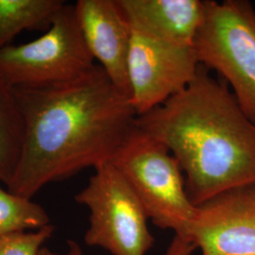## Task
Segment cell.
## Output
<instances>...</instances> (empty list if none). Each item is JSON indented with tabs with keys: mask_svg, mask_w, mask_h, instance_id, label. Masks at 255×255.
I'll list each match as a JSON object with an SVG mask.
<instances>
[{
	"mask_svg": "<svg viewBox=\"0 0 255 255\" xmlns=\"http://www.w3.org/2000/svg\"><path fill=\"white\" fill-rule=\"evenodd\" d=\"M24 135L8 190L32 199L45 185L111 163L136 128L129 99L99 64L70 82L13 88Z\"/></svg>",
	"mask_w": 255,
	"mask_h": 255,
	"instance_id": "cell-1",
	"label": "cell"
},
{
	"mask_svg": "<svg viewBox=\"0 0 255 255\" xmlns=\"http://www.w3.org/2000/svg\"><path fill=\"white\" fill-rule=\"evenodd\" d=\"M136 126L177 159L196 206L255 182V124L228 85L201 64L184 90L137 117Z\"/></svg>",
	"mask_w": 255,
	"mask_h": 255,
	"instance_id": "cell-2",
	"label": "cell"
},
{
	"mask_svg": "<svg viewBox=\"0 0 255 255\" xmlns=\"http://www.w3.org/2000/svg\"><path fill=\"white\" fill-rule=\"evenodd\" d=\"M193 48L198 62L219 75L255 124V9L247 0H205Z\"/></svg>",
	"mask_w": 255,
	"mask_h": 255,
	"instance_id": "cell-3",
	"label": "cell"
},
{
	"mask_svg": "<svg viewBox=\"0 0 255 255\" xmlns=\"http://www.w3.org/2000/svg\"><path fill=\"white\" fill-rule=\"evenodd\" d=\"M111 163L155 226L187 237L197 206L187 195L181 165L163 143L136 126Z\"/></svg>",
	"mask_w": 255,
	"mask_h": 255,
	"instance_id": "cell-4",
	"label": "cell"
},
{
	"mask_svg": "<svg viewBox=\"0 0 255 255\" xmlns=\"http://www.w3.org/2000/svg\"><path fill=\"white\" fill-rule=\"evenodd\" d=\"M75 201L89 211L86 245L100 247L112 255H146L153 248L146 210L112 163L95 168Z\"/></svg>",
	"mask_w": 255,
	"mask_h": 255,
	"instance_id": "cell-5",
	"label": "cell"
},
{
	"mask_svg": "<svg viewBox=\"0 0 255 255\" xmlns=\"http://www.w3.org/2000/svg\"><path fill=\"white\" fill-rule=\"evenodd\" d=\"M94 61L74 4L64 3L44 35L0 50V75L12 88L48 86L82 77Z\"/></svg>",
	"mask_w": 255,
	"mask_h": 255,
	"instance_id": "cell-6",
	"label": "cell"
},
{
	"mask_svg": "<svg viewBox=\"0 0 255 255\" xmlns=\"http://www.w3.org/2000/svg\"><path fill=\"white\" fill-rule=\"evenodd\" d=\"M131 34L128 98L139 117L184 90L197 77L200 64L193 46H174L132 30Z\"/></svg>",
	"mask_w": 255,
	"mask_h": 255,
	"instance_id": "cell-7",
	"label": "cell"
},
{
	"mask_svg": "<svg viewBox=\"0 0 255 255\" xmlns=\"http://www.w3.org/2000/svg\"><path fill=\"white\" fill-rule=\"evenodd\" d=\"M187 237L201 255H255V182L198 205Z\"/></svg>",
	"mask_w": 255,
	"mask_h": 255,
	"instance_id": "cell-8",
	"label": "cell"
},
{
	"mask_svg": "<svg viewBox=\"0 0 255 255\" xmlns=\"http://www.w3.org/2000/svg\"><path fill=\"white\" fill-rule=\"evenodd\" d=\"M74 6L94 60L128 98V59L132 34L118 0H79Z\"/></svg>",
	"mask_w": 255,
	"mask_h": 255,
	"instance_id": "cell-9",
	"label": "cell"
},
{
	"mask_svg": "<svg viewBox=\"0 0 255 255\" xmlns=\"http://www.w3.org/2000/svg\"><path fill=\"white\" fill-rule=\"evenodd\" d=\"M130 29L174 46H193L205 0H118Z\"/></svg>",
	"mask_w": 255,
	"mask_h": 255,
	"instance_id": "cell-10",
	"label": "cell"
},
{
	"mask_svg": "<svg viewBox=\"0 0 255 255\" xmlns=\"http://www.w3.org/2000/svg\"><path fill=\"white\" fill-rule=\"evenodd\" d=\"M61 0H0V50L24 30L51 25L64 4Z\"/></svg>",
	"mask_w": 255,
	"mask_h": 255,
	"instance_id": "cell-11",
	"label": "cell"
},
{
	"mask_svg": "<svg viewBox=\"0 0 255 255\" xmlns=\"http://www.w3.org/2000/svg\"><path fill=\"white\" fill-rule=\"evenodd\" d=\"M24 126L14 89L0 75V182L9 184L21 154Z\"/></svg>",
	"mask_w": 255,
	"mask_h": 255,
	"instance_id": "cell-12",
	"label": "cell"
},
{
	"mask_svg": "<svg viewBox=\"0 0 255 255\" xmlns=\"http://www.w3.org/2000/svg\"><path fill=\"white\" fill-rule=\"evenodd\" d=\"M46 210L36 202L0 187V238L49 225Z\"/></svg>",
	"mask_w": 255,
	"mask_h": 255,
	"instance_id": "cell-13",
	"label": "cell"
},
{
	"mask_svg": "<svg viewBox=\"0 0 255 255\" xmlns=\"http://www.w3.org/2000/svg\"><path fill=\"white\" fill-rule=\"evenodd\" d=\"M54 227L11 234L0 238V255H39L41 249L53 235Z\"/></svg>",
	"mask_w": 255,
	"mask_h": 255,
	"instance_id": "cell-14",
	"label": "cell"
},
{
	"mask_svg": "<svg viewBox=\"0 0 255 255\" xmlns=\"http://www.w3.org/2000/svg\"><path fill=\"white\" fill-rule=\"evenodd\" d=\"M196 250L197 247L188 237L174 235L164 255H192Z\"/></svg>",
	"mask_w": 255,
	"mask_h": 255,
	"instance_id": "cell-15",
	"label": "cell"
},
{
	"mask_svg": "<svg viewBox=\"0 0 255 255\" xmlns=\"http://www.w3.org/2000/svg\"><path fill=\"white\" fill-rule=\"evenodd\" d=\"M68 249L64 254H58L50 251L48 248L43 247L39 253V255H85L81 246L73 240H68Z\"/></svg>",
	"mask_w": 255,
	"mask_h": 255,
	"instance_id": "cell-16",
	"label": "cell"
}]
</instances>
